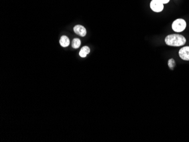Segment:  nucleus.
I'll return each instance as SVG.
<instances>
[{
    "mask_svg": "<svg viewBox=\"0 0 189 142\" xmlns=\"http://www.w3.org/2000/svg\"><path fill=\"white\" fill-rule=\"evenodd\" d=\"M81 44V41L78 38L74 39L72 41V47L75 49H77L79 47Z\"/></svg>",
    "mask_w": 189,
    "mask_h": 142,
    "instance_id": "8",
    "label": "nucleus"
},
{
    "mask_svg": "<svg viewBox=\"0 0 189 142\" xmlns=\"http://www.w3.org/2000/svg\"><path fill=\"white\" fill-rule=\"evenodd\" d=\"M90 52V49L87 46H84L82 48L79 52V56L81 57H86L88 54H89Z\"/></svg>",
    "mask_w": 189,
    "mask_h": 142,
    "instance_id": "7",
    "label": "nucleus"
},
{
    "mask_svg": "<svg viewBox=\"0 0 189 142\" xmlns=\"http://www.w3.org/2000/svg\"><path fill=\"white\" fill-rule=\"evenodd\" d=\"M160 2H161V3H163V4H167L169 2V1L170 0H159Z\"/></svg>",
    "mask_w": 189,
    "mask_h": 142,
    "instance_id": "10",
    "label": "nucleus"
},
{
    "mask_svg": "<svg viewBox=\"0 0 189 142\" xmlns=\"http://www.w3.org/2000/svg\"><path fill=\"white\" fill-rule=\"evenodd\" d=\"M179 56L183 60L189 61V47L182 48L179 51Z\"/></svg>",
    "mask_w": 189,
    "mask_h": 142,
    "instance_id": "4",
    "label": "nucleus"
},
{
    "mask_svg": "<svg viewBox=\"0 0 189 142\" xmlns=\"http://www.w3.org/2000/svg\"><path fill=\"white\" fill-rule=\"evenodd\" d=\"M74 32L79 36L84 37L86 35V29L82 25H76L74 27Z\"/></svg>",
    "mask_w": 189,
    "mask_h": 142,
    "instance_id": "5",
    "label": "nucleus"
},
{
    "mask_svg": "<svg viewBox=\"0 0 189 142\" xmlns=\"http://www.w3.org/2000/svg\"><path fill=\"white\" fill-rule=\"evenodd\" d=\"M150 7L153 11L159 13L163 11L164 5L159 0H152L150 3Z\"/></svg>",
    "mask_w": 189,
    "mask_h": 142,
    "instance_id": "3",
    "label": "nucleus"
},
{
    "mask_svg": "<svg viewBox=\"0 0 189 142\" xmlns=\"http://www.w3.org/2000/svg\"><path fill=\"white\" fill-rule=\"evenodd\" d=\"M172 29L176 33H181L185 29L186 23L183 19H177L173 22L172 25Z\"/></svg>",
    "mask_w": 189,
    "mask_h": 142,
    "instance_id": "2",
    "label": "nucleus"
},
{
    "mask_svg": "<svg viewBox=\"0 0 189 142\" xmlns=\"http://www.w3.org/2000/svg\"><path fill=\"white\" fill-rule=\"evenodd\" d=\"M168 66L171 69L173 70L176 66V62L173 59H170L168 61Z\"/></svg>",
    "mask_w": 189,
    "mask_h": 142,
    "instance_id": "9",
    "label": "nucleus"
},
{
    "mask_svg": "<svg viewBox=\"0 0 189 142\" xmlns=\"http://www.w3.org/2000/svg\"><path fill=\"white\" fill-rule=\"evenodd\" d=\"M60 44L62 47H67L69 45V39L66 36H62L60 40Z\"/></svg>",
    "mask_w": 189,
    "mask_h": 142,
    "instance_id": "6",
    "label": "nucleus"
},
{
    "mask_svg": "<svg viewBox=\"0 0 189 142\" xmlns=\"http://www.w3.org/2000/svg\"><path fill=\"white\" fill-rule=\"evenodd\" d=\"M165 42L169 46L180 47L185 44L186 40L181 35L171 34L165 37Z\"/></svg>",
    "mask_w": 189,
    "mask_h": 142,
    "instance_id": "1",
    "label": "nucleus"
}]
</instances>
